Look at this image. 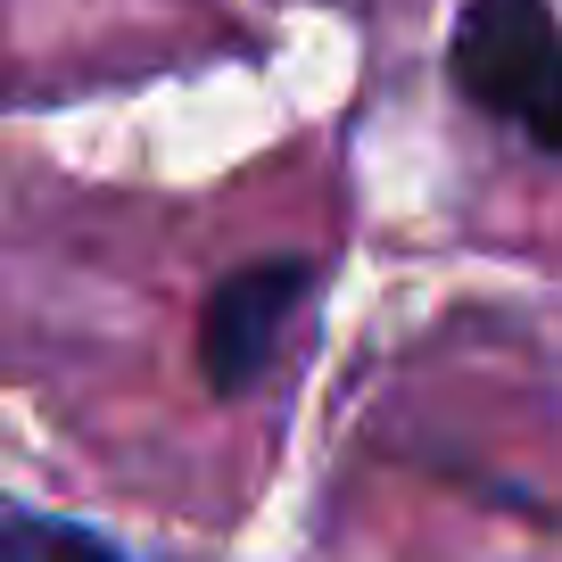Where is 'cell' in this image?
<instances>
[{"mask_svg": "<svg viewBox=\"0 0 562 562\" xmlns=\"http://www.w3.org/2000/svg\"><path fill=\"white\" fill-rule=\"evenodd\" d=\"M447 67L488 124L562 158V25L546 0H463Z\"/></svg>", "mask_w": 562, "mask_h": 562, "instance_id": "cell-1", "label": "cell"}, {"mask_svg": "<svg viewBox=\"0 0 562 562\" xmlns=\"http://www.w3.org/2000/svg\"><path fill=\"white\" fill-rule=\"evenodd\" d=\"M306 290H315L306 257H257L207 290V306H199V372H207L215 397H240V389H257L273 372Z\"/></svg>", "mask_w": 562, "mask_h": 562, "instance_id": "cell-2", "label": "cell"}, {"mask_svg": "<svg viewBox=\"0 0 562 562\" xmlns=\"http://www.w3.org/2000/svg\"><path fill=\"white\" fill-rule=\"evenodd\" d=\"M0 562H149L133 546L100 538L83 521H9L0 529Z\"/></svg>", "mask_w": 562, "mask_h": 562, "instance_id": "cell-3", "label": "cell"}]
</instances>
